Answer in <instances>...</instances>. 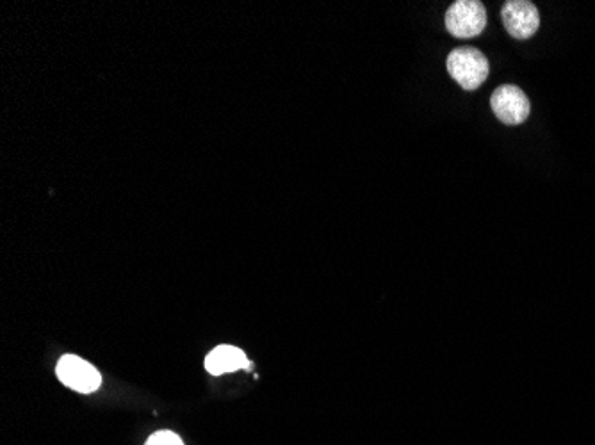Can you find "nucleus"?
Wrapping results in <instances>:
<instances>
[{"label":"nucleus","mask_w":595,"mask_h":445,"mask_svg":"<svg viewBox=\"0 0 595 445\" xmlns=\"http://www.w3.org/2000/svg\"><path fill=\"white\" fill-rule=\"evenodd\" d=\"M448 72L465 89L474 91L480 88L489 77L490 66L487 57L474 47H460L448 56Z\"/></svg>","instance_id":"1"},{"label":"nucleus","mask_w":595,"mask_h":445,"mask_svg":"<svg viewBox=\"0 0 595 445\" xmlns=\"http://www.w3.org/2000/svg\"><path fill=\"white\" fill-rule=\"evenodd\" d=\"M487 27V11L478 0H458L446 13V29L455 38H474Z\"/></svg>","instance_id":"2"},{"label":"nucleus","mask_w":595,"mask_h":445,"mask_svg":"<svg viewBox=\"0 0 595 445\" xmlns=\"http://www.w3.org/2000/svg\"><path fill=\"white\" fill-rule=\"evenodd\" d=\"M492 111L498 120L506 125H521L528 120L531 113L530 98L519 86L503 84L499 86L490 98Z\"/></svg>","instance_id":"3"},{"label":"nucleus","mask_w":595,"mask_h":445,"mask_svg":"<svg viewBox=\"0 0 595 445\" xmlns=\"http://www.w3.org/2000/svg\"><path fill=\"white\" fill-rule=\"evenodd\" d=\"M56 373L66 387H70L75 392H81V394L95 392L102 383V376L97 369L75 355L63 356L58 362Z\"/></svg>","instance_id":"4"},{"label":"nucleus","mask_w":595,"mask_h":445,"mask_svg":"<svg viewBox=\"0 0 595 445\" xmlns=\"http://www.w3.org/2000/svg\"><path fill=\"white\" fill-rule=\"evenodd\" d=\"M506 31L515 40H528L540 27L538 9L530 0H510L501 9Z\"/></svg>","instance_id":"5"},{"label":"nucleus","mask_w":595,"mask_h":445,"mask_svg":"<svg viewBox=\"0 0 595 445\" xmlns=\"http://www.w3.org/2000/svg\"><path fill=\"white\" fill-rule=\"evenodd\" d=\"M250 362L245 353L234 346H218L205 358V369L212 376L225 373H236L239 369H248Z\"/></svg>","instance_id":"6"},{"label":"nucleus","mask_w":595,"mask_h":445,"mask_svg":"<svg viewBox=\"0 0 595 445\" xmlns=\"http://www.w3.org/2000/svg\"><path fill=\"white\" fill-rule=\"evenodd\" d=\"M145 445H184L179 435L172 431H157L152 437L148 438Z\"/></svg>","instance_id":"7"}]
</instances>
